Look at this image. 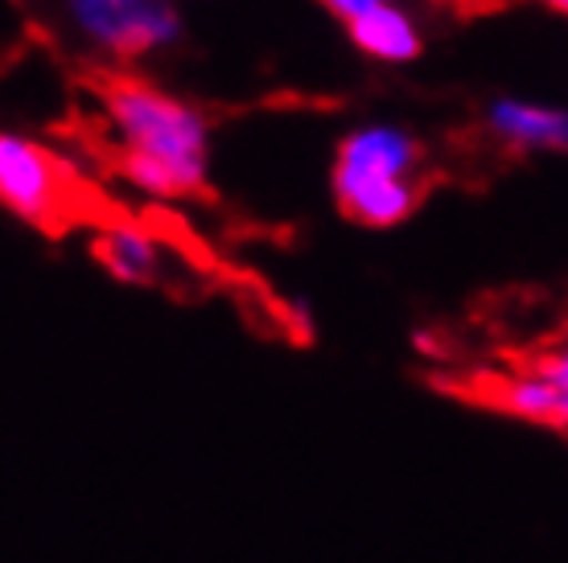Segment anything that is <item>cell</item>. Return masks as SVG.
I'll use <instances>...</instances> for the list:
<instances>
[{"instance_id":"1","label":"cell","mask_w":568,"mask_h":563,"mask_svg":"<svg viewBox=\"0 0 568 563\" xmlns=\"http://www.w3.org/2000/svg\"><path fill=\"white\" fill-rule=\"evenodd\" d=\"M0 194L9 202V211L45 235H67L83 223L100 231L132 223L67 156L33 141H17V136L0 141Z\"/></svg>"},{"instance_id":"2","label":"cell","mask_w":568,"mask_h":563,"mask_svg":"<svg viewBox=\"0 0 568 563\" xmlns=\"http://www.w3.org/2000/svg\"><path fill=\"white\" fill-rule=\"evenodd\" d=\"M87 86L100 95L112 124L120 127L124 149L165 161L206 194V127L185 103L124 71H91Z\"/></svg>"},{"instance_id":"3","label":"cell","mask_w":568,"mask_h":563,"mask_svg":"<svg viewBox=\"0 0 568 563\" xmlns=\"http://www.w3.org/2000/svg\"><path fill=\"white\" fill-rule=\"evenodd\" d=\"M74 4L87 25L120 54H136L144 45L165 42L178 29L173 13L161 0H74Z\"/></svg>"},{"instance_id":"4","label":"cell","mask_w":568,"mask_h":563,"mask_svg":"<svg viewBox=\"0 0 568 563\" xmlns=\"http://www.w3.org/2000/svg\"><path fill=\"white\" fill-rule=\"evenodd\" d=\"M466 395L486 408L503 411V416L540 423V428L568 437V391H560L552 382L531 379V375H498V379H474Z\"/></svg>"},{"instance_id":"5","label":"cell","mask_w":568,"mask_h":563,"mask_svg":"<svg viewBox=\"0 0 568 563\" xmlns=\"http://www.w3.org/2000/svg\"><path fill=\"white\" fill-rule=\"evenodd\" d=\"M416 161H420V149L408 136H399L392 127H367V132H355L351 141H342L334 185L404 182Z\"/></svg>"},{"instance_id":"6","label":"cell","mask_w":568,"mask_h":563,"mask_svg":"<svg viewBox=\"0 0 568 563\" xmlns=\"http://www.w3.org/2000/svg\"><path fill=\"white\" fill-rule=\"evenodd\" d=\"M156 235H149L144 226L124 223V226H108L95 239V259L103 268L120 276V280L132 284H149L156 280Z\"/></svg>"},{"instance_id":"7","label":"cell","mask_w":568,"mask_h":563,"mask_svg":"<svg viewBox=\"0 0 568 563\" xmlns=\"http://www.w3.org/2000/svg\"><path fill=\"white\" fill-rule=\"evenodd\" d=\"M342 202V214L367 226H392L408 218L416 206V190L408 182H358V185H334Z\"/></svg>"},{"instance_id":"8","label":"cell","mask_w":568,"mask_h":563,"mask_svg":"<svg viewBox=\"0 0 568 563\" xmlns=\"http://www.w3.org/2000/svg\"><path fill=\"white\" fill-rule=\"evenodd\" d=\"M346 29H351L355 45H363V50H367V54H375V58H387V62H404V58H416V50H420V38H416V29L404 21V13L387 9V4L371 9L367 17L351 21Z\"/></svg>"},{"instance_id":"9","label":"cell","mask_w":568,"mask_h":563,"mask_svg":"<svg viewBox=\"0 0 568 563\" xmlns=\"http://www.w3.org/2000/svg\"><path fill=\"white\" fill-rule=\"evenodd\" d=\"M495 127L515 144H565L568 115L544 112V108L503 103V108H495Z\"/></svg>"},{"instance_id":"10","label":"cell","mask_w":568,"mask_h":563,"mask_svg":"<svg viewBox=\"0 0 568 563\" xmlns=\"http://www.w3.org/2000/svg\"><path fill=\"white\" fill-rule=\"evenodd\" d=\"M519 375H531V379H544L568 391V341L560 346H544V350L519 358Z\"/></svg>"},{"instance_id":"11","label":"cell","mask_w":568,"mask_h":563,"mask_svg":"<svg viewBox=\"0 0 568 563\" xmlns=\"http://www.w3.org/2000/svg\"><path fill=\"white\" fill-rule=\"evenodd\" d=\"M326 9H334L338 17H346V25L358 21V17H367L371 9H379V0H322Z\"/></svg>"},{"instance_id":"12","label":"cell","mask_w":568,"mask_h":563,"mask_svg":"<svg viewBox=\"0 0 568 563\" xmlns=\"http://www.w3.org/2000/svg\"><path fill=\"white\" fill-rule=\"evenodd\" d=\"M552 9H560V13H568V0H548Z\"/></svg>"},{"instance_id":"13","label":"cell","mask_w":568,"mask_h":563,"mask_svg":"<svg viewBox=\"0 0 568 563\" xmlns=\"http://www.w3.org/2000/svg\"><path fill=\"white\" fill-rule=\"evenodd\" d=\"M565 144H568V136H565Z\"/></svg>"}]
</instances>
